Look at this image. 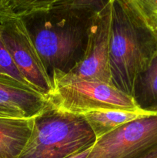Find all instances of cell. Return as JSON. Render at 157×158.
<instances>
[{
	"instance_id": "3957f363",
	"label": "cell",
	"mask_w": 157,
	"mask_h": 158,
	"mask_svg": "<svg viewBox=\"0 0 157 158\" xmlns=\"http://www.w3.org/2000/svg\"><path fill=\"white\" fill-rule=\"evenodd\" d=\"M95 141L83 116L50 104L34 119L31 135L18 158H66L92 148Z\"/></svg>"
},
{
	"instance_id": "2e32d148",
	"label": "cell",
	"mask_w": 157,
	"mask_h": 158,
	"mask_svg": "<svg viewBox=\"0 0 157 158\" xmlns=\"http://www.w3.org/2000/svg\"><path fill=\"white\" fill-rule=\"evenodd\" d=\"M15 15L11 7L10 0H0V22Z\"/></svg>"
},
{
	"instance_id": "9a60e30c",
	"label": "cell",
	"mask_w": 157,
	"mask_h": 158,
	"mask_svg": "<svg viewBox=\"0 0 157 158\" xmlns=\"http://www.w3.org/2000/svg\"><path fill=\"white\" fill-rule=\"evenodd\" d=\"M0 74H6L21 83L31 86L20 73L14 63L10 54L6 49L1 36V30H0Z\"/></svg>"
},
{
	"instance_id": "7c38bea8",
	"label": "cell",
	"mask_w": 157,
	"mask_h": 158,
	"mask_svg": "<svg viewBox=\"0 0 157 158\" xmlns=\"http://www.w3.org/2000/svg\"><path fill=\"white\" fill-rule=\"evenodd\" d=\"M116 2L144 29L151 17L157 14V0H116Z\"/></svg>"
},
{
	"instance_id": "277c9868",
	"label": "cell",
	"mask_w": 157,
	"mask_h": 158,
	"mask_svg": "<svg viewBox=\"0 0 157 158\" xmlns=\"http://www.w3.org/2000/svg\"><path fill=\"white\" fill-rule=\"evenodd\" d=\"M52 86L47 96L49 103L56 109L75 115L106 110L142 108L135 97L104 82L78 80Z\"/></svg>"
},
{
	"instance_id": "ba28073f",
	"label": "cell",
	"mask_w": 157,
	"mask_h": 158,
	"mask_svg": "<svg viewBox=\"0 0 157 158\" xmlns=\"http://www.w3.org/2000/svg\"><path fill=\"white\" fill-rule=\"evenodd\" d=\"M46 95L15 79L0 74V108L12 118H33L49 106Z\"/></svg>"
},
{
	"instance_id": "d6986e66",
	"label": "cell",
	"mask_w": 157,
	"mask_h": 158,
	"mask_svg": "<svg viewBox=\"0 0 157 158\" xmlns=\"http://www.w3.org/2000/svg\"><path fill=\"white\" fill-rule=\"evenodd\" d=\"M0 117H9L6 111H4L1 108H0Z\"/></svg>"
},
{
	"instance_id": "8992f818",
	"label": "cell",
	"mask_w": 157,
	"mask_h": 158,
	"mask_svg": "<svg viewBox=\"0 0 157 158\" xmlns=\"http://www.w3.org/2000/svg\"><path fill=\"white\" fill-rule=\"evenodd\" d=\"M1 36L17 69L25 80L47 97L52 81L32 40L26 22L21 17H9L0 22Z\"/></svg>"
},
{
	"instance_id": "52a82bcc",
	"label": "cell",
	"mask_w": 157,
	"mask_h": 158,
	"mask_svg": "<svg viewBox=\"0 0 157 158\" xmlns=\"http://www.w3.org/2000/svg\"><path fill=\"white\" fill-rule=\"evenodd\" d=\"M157 145V114L119 127L97 139L87 158H139Z\"/></svg>"
},
{
	"instance_id": "ffe728a7",
	"label": "cell",
	"mask_w": 157,
	"mask_h": 158,
	"mask_svg": "<svg viewBox=\"0 0 157 158\" xmlns=\"http://www.w3.org/2000/svg\"><path fill=\"white\" fill-rule=\"evenodd\" d=\"M156 51H157V45H156Z\"/></svg>"
},
{
	"instance_id": "e0dca14e",
	"label": "cell",
	"mask_w": 157,
	"mask_h": 158,
	"mask_svg": "<svg viewBox=\"0 0 157 158\" xmlns=\"http://www.w3.org/2000/svg\"><path fill=\"white\" fill-rule=\"evenodd\" d=\"M91 148H89L88 149L84 150V151H81V152H78L77 154H73V155H71L69 157H66V158H87L88 156H89V153L91 151Z\"/></svg>"
},
{
	"instance_id": "5bb4252c",
	"label": "cell",
	"mask_w": 157,
	"mask_h": 158,
	"mask_svg": "<svg viewBox=\"0 0 157 158\" xmlns=\"http://www.w3.org/2000/svg\"><path fill=\"white\" fill-rule=\"evenodd\" d=\"M56 1L57 0H10V3L14 14L22 18L36 12L51 10Z\"/></svg>"
},
{
	"instance_id": "30bf717a",
	"label": "cell",
	"mask_w": 157,
	"mask_h": 158,
	"mask_svg": "<svg viewBox=\"0 0 157 158\" xmlns=\"http://www.w3.org/2000/svg\"><path fill=\"white\" fill-rule=\"evenodd\" d=\"M157 111L148 110L139 108L137 110H106L83 114V117L93 131L95 137L100 138L103 136L112 132L123 125L146 116L153 115Z\"/></svg>"
},
{
	"instance_id": "8fae6325",
	"label": "cell",
	"mask_w": 157,
	"mask_h": 158,
	"mask_svg": "<svg viewBox=\"0 0 157 158\" xmlns=\"http://www.w3.org/2000/svg\"><path fill=\"white\" fill-rule=\"evenodd\" d=\"M138 90L139 94L135 97L138 104L143 109L157 111V51L149 67L139 77L135 93Z\"/></svg>"
},
{
	"instance_id": "7a4b0ae2",
	"label": "cell",
	"mask_w": 157,
	"mask_h": 158,
	"mask_svg": "<svg viewBox=\"0 0 157 158\" xmlns=\"http://www.w3.org/2000/svg\"><path fill=\"white\" fill-rule=\"evenodd\" d=\"M155 51L150 34L112 0L109 52L112 84L135 97L139 77L149 67Z\"/></svg>"
},
{
	"instance_id": "6da1fadb",
	"label": "cell",
	"mask_w": 157,
	"mask_h": 158,
	"mask_svg": "<svg viewBox=\"0 0 157 158\" xmlns=\"http://www.w3.org/2000/svg\"><path fill=\"white\" fill-rule=\"evenodd\" d=\"M92 15L51 9L22 17L49 75L67 73L81 60Z\"/></svg>"
},
{
	"instance_id": "5b68a950",
	"label": "cell",
	"mask_w": 157,
	"mask_h": 158,
	"mask_svg": "<svg viewBox=\"0 0 157 158\" xmlns=\"http://www.w3.org/2000/svg\"><path fill=\"white\" fill-rule=\"evenodd\" d=\"M112 0L91 17L87 27V40L81 60L69 72H53L52 84L78 80H95L112 84L110 69ZM114 86V85H113Z\"/></svg>"
},
{
	"instance_id": "ac0fdd59",
	"label": "cell",
	"mask_w": 157,
	"mask_h": 158,
	"mask_svg": "<svg viewBox=\"0 0 157 158\" xmlns=\"http://www.w3.org/2000/svg\"><path fill=\"white\" fill-rule=\"evenodd\" d=\"M139 158H157V145Z\"/></svg>"
},
{
	"instance_id": "4fadbf2b",
	"label": "cell",
	"mask_w": 157,
	"mask_h": 158,
	"mask_svg": "<svg viewBox=\"0 0 157 158\" xmlns=\"http://www.w3.org/2000/svg\"><path fill=\"white\" fill-rule=\"evenodd\" d=\"M112 0H57L52 9L72 11L93 15L103 10Z\"/></svg>"
},
{
	"instance_id": "9c48e42d",
	"label": "cell",
	"mask_w": 157,
	"mask_h": 158,
	"mask_svg": "<svg viewBox=\"0 0 157 158\" xmlns=\"http://www.w3.org/2000/svg\"><path fill=\"white\" fill-rule=\"evenodd\" d=\"M33 118L0 117V158H18L27 143Z\"/></svg>"
}]
</instances>
